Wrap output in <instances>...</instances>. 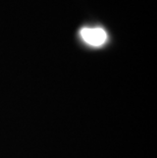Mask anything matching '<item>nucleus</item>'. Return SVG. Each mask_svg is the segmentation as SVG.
<instances>
[{"label": "nucleus", "mask_w": 157, "mask_h": 158, "mask_svg": "<svg viewBox=\"0 0 157 158\" xmlns=\"http://www.w3.org/2000/svg\"><path fill=\"white\" fill-rule=\"evenodd\" d=\"M80 35L84 42L94 47L102 46L107 40V34L102 28H83Z\"/></svg>", "instance_id": "f257e3e1"}]
</instances>
